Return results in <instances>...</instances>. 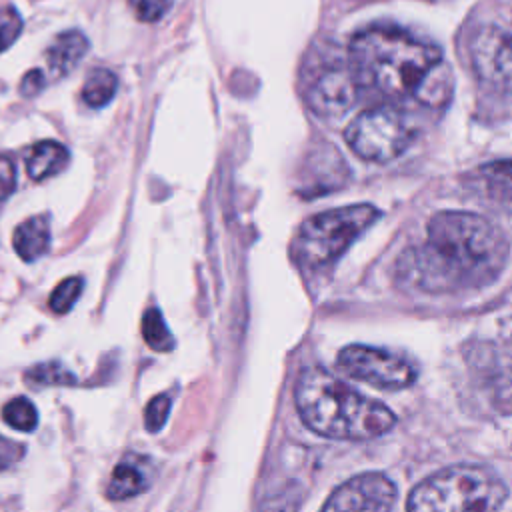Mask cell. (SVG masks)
<instances>
[{"mask_svg":"<svg viewBox=\"0 0 512 512\" xmlns=\"http://www.w3.org/2000/svg\"><path fill=\"white\" fill-rule=\"evenodd\" d=\"M508 240L488 218L464 210L436 212L422 244L408 250L402 278L422 292L442 294L482 288L498 278L508 260Z\"/></svg>","mask_w":512,"mask_h":512,"instance_id":"obj_1","label":"cell"},{"mask_svg":"<svg viewBox=\"0 0 512 512\" xmlns=\"http://www.w3.org/2000/svg\"><path fill=\"white\" fill-rule=\"evenodd\" d=\"M348 64L360 84L390 100H418L426 106L446 102L452 90L450 66L438 46L404 30L372 26L350 42Z\"/></svg>","mask_w":512,"mask_h":512,"instance_id":"obj_2","label":"cell"},{"mask_svg":"<svg viewBox=\"0 0 512 512\" xmlns=\"http://www.w3.org/2000/svg\"><path fill=\"white\" fill-rule=\"evenodd\" d=\"M294 398L302 422L326 438L370 440L396 424L388 406L362 396L324 368L302 370Z\"/></svg>","mask_w":512,"mask_h":512,"instance_id":"obj_3","label":"cell"},{"mask_svg":"<svg viewBox=\"0 0 512 512\" xmlns=\"http://www.w3.org/2000/svg\"><path fill=\"white\" fill-rule=\"evenodd\" d=\"M508 496L506 484L476 464L448 466L412 488L408 512H500Z\"/></svg>","mask_w":512,"mask_h":512,"instance_id":"obj_4","label":"cell"},{"mask_svg":"<svg viewBox=\"0 0 512 512\" xmlns=\"http://www.w3.org/2000/svg\"><path fill=\"white\" fill-rule=\"evenodd\" d=\"M378 218L380 212L372 204H350L314 214L300 224L292 254L306 268L332 264Z\"/></svg>","mask_w":512,"mask_h":512,"instance_id":"obj_5","label":"cell"},{"mask_svg":"<svg viewBox=\"0 0 512 512\" xmlns=\"http://www.w3.org/2000/svg\"><path fill=\"white\" fill-rule=\"evenodd\" d=\"M414 130L404 112L380 104L360 112L346 128V142L356 156L370 162H390L412 142Z\"/></svg>","mask_w":512,"mask_h":512,"instance_id":"obj_6","label":"cell"},{"mask_svg":"<svg viewBox=\"0 0 512 512\" xmlns=\"http://www.w3.org/2000/svg\"><path fill=\"white\" fill-rule=\"evenodd\" d=\"M338 368L350 378L386 390L408 388L418 378V370L408 358L366 344H350L342 348L338 354Z\"/></svg>","mask_w":512,"mask_h":512,"instance_id":"obj_7","label":"cell"},{"mask_svg":"<svg viewBox=\"0 0 512 512\" xmlns=\"http://www.w3.org/2000/svg\"><path fill=\"white\" fill-rule=\"evenodd\" d=\"M360 84L350 64L330 62L318 66L304 86V98L310 110L322 118L344 116L358 100Z\"/></svg>","mask_w":512,"mask_h":512,"instance_id":"obj_8","label":"cell"},{"mask_svg":"<svg viewBox=\"0 0 512 512\" xmlns=\"http://www.w3.org/2000/svg\"><path fill=\"white\" fill-rule=\"evenodd\" d=\"M476 76L500 90L512 92V34L498 26L480 28L468 44Z\"/></svg>","mask_w":512,"mask_h":512,"instance_id":"obj_9","label":"cell"},{"mask_svg":"<svg viewBox=\"0 0 512 512\" xmlns=\"http://www.w3.org/2000/svg\"><path fill=\"white\" fill-rule=\"evenodd\" d=\"M396 486L382 472H364L340 484L320 512H392Z\"/></svg>","mask_w":512,"mask_h":512,"instance_id":"obj_10","label":"cell"},{"mask_svg":"<svg viewBox=\"0 0 512 512\" xmlns=\"http://www.w3.org/2000/svg\"><path fill=\"white\" fill-rule=\"evenodd\" d=\"M468 186L486 206L512 214V160H496L476 168Z\"/></svg>","mask_w":512,"mask_h":512,"instance_id":"obj_11","label":"cell"},{"mask_svg":"<svg viewBox=\"0 0 512 512\" xmlns=\"http://www.w3.org/2000/svg\"><path fill=\"white\" fill-rule=\"evenodd\" d=\"M68 162V148L56 140H40L24 152L26 172L32 180H46L62 172Z\"/></svg>","mask_w":512,"mask_h":512,"instance_id":"obj_12","label":"cell"},{"mask_svg":"<svg viewBox=\"0 0 512 512\" xmlns=\"http://www.w3.org/2000/svg\"><path fill=\"white\" fill-rule=\"evenodd\" d=\"M88 40L80 30L60 32L46 50V62L54 76H64L74 70L88 50Z\"/></svg>","mask_w":512,"mask_h":512,"instance_id":"obj_13","label":"cell"},{"mask_svg":"<svg viewBox=\"0 0 512 512\" xmlns=\"http://www.w3.org/2000/svg\"><path fill=\"white\" fill-rule=\"evenodd\" d=\"M12 244L16 254L26 262H34L44 256L50 246V218L46 214H38L18 224Z\"/></svg>","mask_w":512,"mask_h":512,"instance_id":"obj_14","label":"cell"},{"mask_svg":"<svg viewBox=\"0 0 512 512\" xmlns=\"http://www.w3.org/2000/svg\"><path fill=\"white\" fill-rule=\"evenodd\" d=\"M148 486L150 478L146 470L142 468V464H138V458H132L116 464L106 494L110 500H126L136 494H142Z\"/></svg>","mask_w":512,"mask_h":512,"instance_id":"obj_15","label":"cell"},{"mask_svg":"<svg viewBox=\"0 0 512 512\" xmlns=\"http://www.w3.org/2000/svg\"><path fill=\"white\" fill-rule=\"evenodd\" d=\"M484 388L492 406L502 414H512V360H496L484 368Z\"/></svg>","mask_w":512,"mask_h":512,"instance_id":"obj_16","label":"cell"},{"mask_svg":"<svg viewBox=\"0 0 512 512\" xmlns=\"http://www.w3.org/2000/svg\"><path fill=\"white\" fill-rule=\"evenodd\" d=\"M116 88H118V78L112 70L94 68L82 84V100L92 108L106 106L114 98Z\"/></svg>","mask_w":512,"mask_h":512,"instance_id":"obj_17","label":"cell"},{"mask_svg":"<svg viewBox=\"0 0 512 512\" xmlns=\"http://www.w3.org/2000/svg\"><path fill=\"white\" fill-rule=\"evenodd\" d=\"M142 336L146 344L156 352H168L174 348V336L170 334L162 312L158 308H148L142 318Z\"/></svg>","mask_w":512,"mask_h":512,"instance_id":"obj_18","label":"cell"},{"mask_svg":"<svg viewBox=\"0 0 512 512\" xmlns=\"http://www.w3.org/2000/svg\"><path fill=\"white\" fill-rule=\"evenodd\" d=\"M2 418L8 426H12L14 430H22V432H32L38 424V412L34 408V404L24 398L18 396L14 400H10L4 408H2Z\"/></svg>","mask_w":512,"mask_h":512,"instance_id":"obj_19","label":"cell"},{"mask_svg":"<svg viewBox=\"0 0 512 512\" xmlns=\"http://www.w3.org/2000/svg\"><path fill=\"white\" fill-rule=\"evenodd\" d=\"M82 288H84V282L80 276H70V278H64L50 294V310L56 312V314H66L74 304L76 300L80 298L82 294Z\"/></svg>","mask_w":512,"mask_h":512,"instance_id":"obj_20","label":"cell"},{"mask_svg":"<svg viewBox=\"0 0 512 512\" xmlns=\"http://www.w3.org/2000/svg\"><path fill=\"white\" fill-rule=\"evenodd\" d=\"M26 378L32 382H38V384H56V386H68L76 380L62 364H56V362L34 366L26 374Z\"/></svg>","mask_w":512,"mask_h":512,"instance_id":"obj_21","label":"cell"},{"mask_svg":"<svg viewBox=\"0 0 512 512\" xmlns=\"http://www.w3.org/2000/svg\"><path fill=\"white\" fill-rule=\"evenodd\" d=\"M22 16L14 6H6L0 10V52H4L8 46L14 44V40L22 32Z\"/></svg>","mask_w":512,"mask_h":512,"instance_id":"obj_22","label":"cell"},{"mask_svg":"<svg viewBox=\"0 0 512 512\" xmlns=\"http://www.w3.org/2000/svg\"><path fill=\"white\" fill-rule=\"evenodd\" d=\"M170 406H172V402H170L168 394H158L148 402V406L144 410V426H146L148 432H160L162 430V426L168 420Z\"/></svg>","mask_w":512,"mask_h":512,"instance_id":"obj_23","label":"cell"},{"mask_svg":"<svg viewBox=\"0 0 512 512\" xmlns=\"http://www.w3.org/2000/svg\"><path fill=\"white\" fill-rule=\"evenodd\" d=\"M128 4L140 22H156L168 12L172 0H128Z\"/></svg>","mask_w":512,"mask_h":512,"instance_id":"obj_24","label":"cell"},{"mask_svg":"<svg viewBox=\"0 0 512 512\" xmlns=\"http://www.w3.org/2000/svg\"><path fill=\"white\" fill-rule=\"evenodd\" d=\"M16 188V166L10 156L0 154V202L6 200Z\"/></svg>","mask_w":512,"mask_h":512,"instance_id":"obj_25","label":"cell"},{"mask_svg":"<svg viewBox=\"0 0 512 512\" xmlns=\"http://www.w3.org/2000/svg\"><path fill=\"white\" fill-rule=\"evenodd\" d=\"M42 86H44V74L40 70H30L20 82V94L26 98H32L42 90Z\"/></svg>","mask_w":512,"mask_h":512,"instance_id":"obj_26","label":"cell"},{"mask_svg":"<svg viewBox=\"0 0 512 512\" xmlns=\"http://www.w3.org/2000/svg\"><path fill=\"white\" fill-rule=\"evenodd\" d=\"M260 512H298V496H276L268 500Z\"/></svg>","mask_w":512,"mask_h":512,"instance_id":"obj_27","label":"cell"}]
</instances>
